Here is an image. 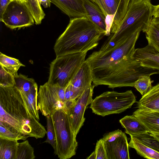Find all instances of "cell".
<instances>
[{"label": "cell", "instance_id": "obj_5", "mask_svg": "<svg viewBox=\"0 0 159 159\" xmlns=\"http://www.w3.org/2000/svg\"><path fill=\"white\" fill-rule=\"evenodd\" d=\"M54 127L56 140L55 155L60 159H68L76 154L78 146L70 125L69 115L61 109L51 115Z\"/></svg>", "mask_w": 159, "mask_h": 159}, {"label": "cell", "instance_id": "obj_41", "mask_svg": "<svg viewBox=\"0 0 159 159\" xmlns=\"http://www.w3.org/2000/svg\"><path fill=\"white\" fill-rule=\"evenodd\" d=\"M11 1L14 0H10Z\"/></svg>", "mask_w": 159, "mask_h": 159}, {"label": "cell", "instance_id": "obj_33", "mask_svg": "<svg viewBox=\"0 0 159 159\" xmlns=\"http://www.w3.org/2000/svg\"><path fill=\"white\" fill-rule=\"evenodd\" d=\"M94 151L96 159H107L104 143L102 139L97 141Z\"/></svg>", "mask_w": 159, "mask_h": 159}, {"label": "cell", "instance_id": "obj_32", "mask_svg": "<svg viewBox=\"0 0 159 159\" xmlns=\"http://www.w3.org/2000/svg\"><path fill=\"white\" fill-rule=\"evenodd\" d=\"M0 138L11 140L25 141L27 138L22 133L12 132L6 127L0 125Z\"/></svg>", "mask_w": 159, "mask_h": 159}, {"label": "cell", "instance_id": "obj_27", "mask_svg": "<svg viewBox=\"0 0 159 159\" xmlns=\"http://www.w3.org/2000/svg\"><path fill=\"white\" fill-rule=\"evenodd\" d=\"M153 82V80H151L150 76H141L135 81L134 87L143 96L151 89Z\"/></svg>", "mask_w": 159, "mask_h": 159}, {"label": "cell", "instance_id": "obj_4", "mask_svg": "<svg viewBox=\"0 0 159 159\" xmlns=\"http://www.w3.org/2000/svg\"><path fill=\"white\" fill-rule=\"evenodd\" d=\"M153 6L151 0H130L117 31L110 34L98 50H110L136 33L143 32L153 18Z\"/></svg>", "mask_w": 159, "mask_h": 159}, {"label": "cell", "instance_id": "obj_25", "mask_svg": "<svg viewBox=\"0 0 159 159\" xmlns=\"http://www.w3.org/2000/svg\"><path fill=\"white\" fill-rule=\"evenodd\" d=\"M38 94V85L37 83H36L30 92L27 94L25 95L31 113L33 116L39 121V110L37 105Z\"/></svg>", "mask_w": 159, "mask_h": 159}, {"label": "cell", "instance_id": "obj_3", "mask_svg": "<svg viewBox=\"0 0 159 159\" xmlns=\"http://www.w3.org/2000/svg\"><path fill=\"white\" fill-rule=\"evenodd\" d=\"M105 35L86 16L72 18L54 47L56 57L87 52L96 48Z\"/></svg>", "mask_w": 159, "mask_h": 159}, {"label": "cell", "instance_id": "obj_30", "mask_svg": "<svg viewBox=\"0 0 159 159\" xmlns=\"http://www.w3.org/2000/svg\"><path fill=\"white\" fill-rule=\"evenodd\" d=\"M84 91L75 88L69 83L65 88V98L67 102L73 103Z\"/></svg>", "mask_w": 159, "mask_h": 159}, {"label": "cell", "instance_id": "obj_28", "mask_svg": "<svg viewBox=\"0 0 159 159\" xmlns=\"http://www.w3.org/2000/svg\"><path fill=\"white\" fill-rule=\"evenodd\" d=\"M143 143L159 152V141L148 132L133 136Z\"/></svg>", "mask_w": 159, "mask_h": 159}, {"label": "cell", "instance_id": "obj_29", "mask_svg": "<svg viewBox=\"0 0 159 159\" xmlns=\"http://www.w3.org/2000/svg\"><path fill=\"white\" fill-rule=\"evenodd\" d=\"M47 120V139L44 142L51 144L54 151L56 149V140L54 126L51 115L46 116Z\"/></svg>", "mask_w": 159, "mask_h": 159}, {"label": "cell", "instance_id": "obj_2", "mask_svg": "<svg viewBox=\"0 0 159 159\" xmlns=\"http://www.w3.org/2000/svg\"><path fill=\"white\" fill-rule=\"evenodd\" d=\"M39 121L31 113L25 93L15 85L0 86V125L37 139L47 133Z\"/></svg>", "mask_w": 159, "mask_h": 159}, {"label": "cell", "instance_id": "obj_13", "mask_svg": "<svg viewBox=\"0 0 159 159\" xmlns=\"http://www.w3.org/2000/svg\"><path fill=\"white\" fill-rule=\"evenodd\" d=\"M132 57L142 66L159 71V52L149 44L135 49Z\"/></svg>", "mask_w": 159, "mask_h": 159}, {"label": "cell", "instance_id": "obj_26", "mask_svg": "<svg viewBox=\"0 0 159 159\" xmlns=\"http://www.w3.org/2000/svg\"><path fill=\"white\" fill-rule=\"evenodd\" d=\"M15 85L25 94H27L36 83L34 79L20 74L14 77Z\"/></svg>", "mask_w": 159, "mask_h": 159}, {"label": "cell", "instance_id": "obj_34", "mask_svg": "<svg viewBox=\"0 0 159 159\" xmlns=\"http://www.w3.org/2000/svg\"><path fill=\"white\" fill-rule=\"evenodd\" d=\"M11 1L10 0H0V16L3 13Z\"/></svg>", "mask_w": 159, "mask_h": 159}, {"label": "cell", "instance_id": "obj_15", "mask_svg": "<svg viewBox=\"0 0 159 159\" xmlns=\"http://www.w3.org/2000/svg\"><path fill=\"white\" fill-rule=\"evenodd\" d=\"M145 127L149 133L159 134V112L138 109L133 113Z\"/></svg>", "mask_w": 159, "mask_h": 159}, {"label": "cell", "instance_id": "obj_1", "mask_svg": "<svg viewBox=\"0 0 159 159\" xmlns=\"http://www.w3.org/2000/svg\"><path fill=\"white\" fill-rule=\"evenodd\" d=\"M140 32L134 34L110 50L94 51L87 58L90 65L95 86L104 85L112 89L134 87L139 77L159 74V71L143 66L132 57Z\"/></svg>", "mask_w": 159, "mask_h": 159}, {"label": "cell", "instance_id": "obj_23", "mask_svg": "<svg viewBox=\"0 0 159 159\" xmlns=\"http://www.w3.org/2000/svg\"><path fill=\"white\" fill-rule=\"evenodd\" d=\"M149 44L159 52V27L152 22L143 32Z\"/></svg>", "mask_w": 159, "mask_h": 159}, {"label": "cell", "instance_id": "obj_8", "mask_svg": "<svg viewBox=\"0 0 159 159\" xmlns=\"http://www.w3.org/2000/svg\"><path fill=\"white\" fill-rule=\"evenodd\" d=\"M65 88L48 82L40 85L38 94L37 105L43 115H51L61 109L68 112L74 102L70 103L66 100Z\"/></svg>", "mask_w": 159, "mask_h": 159}, {"label": "cell", "instance_id": "obj_40", "mask_svg": "<svg viewBox=\"0 0 159 159\" xmlns=\"http://www.w3.org/2000/svg\"><path fill=\"white\" fill-rule=\"evenodd\" d=\"M91 1L92 2H95V0H89Z\"/></svg>", "mask_w": 159, "mask_h": 159}, {"label": "cell", "instance_id": "obj_39", "mask_svg": "<svg viewBox=\"0 0 159 159\" xmlns=\"http://www.w3.org/2000/svg\"><path fill=\"white\" fill-rule=\"evenodd\" d=\"M150 134L159 141V134L153 133H151Z\"/></svg>", "mask_w": 159, "mask_h": 159}, {"label": "cell", "instance_id": "obj_17", "mask_svg": "<svg viewBox=\"0 0 159 159\" xmlns=\"http://www.w3.org/2000/svg\"><path fill=\"white\" fill-rule=\"evenodd\" d=\"M84 4L87 13L86 16L105 35L107 29L106 17L102 10L95 2L89 0H84Z\"/></svg>", "mask_w": 159, "mask_h": 159}, {"label": "cell", "instance_id": "obj_22", "mask_svg": "<svg viewBox=\"0 0 159 159\" xmlns=\"http://www.w3.org/2000/svg\"><path fill=\"white\" fill-rule=\"evenodd\" d=\"M0 65L14 77L18 75L17 71L20 67L25 66L18 59L0 53Z\"/></svg>", "mask_w": 159, "mask_h": 159}, {"label": "cell", "instance_id": "obj_37", "mask_svg": "<svg viewBox=\"0 0 159 159\" xmlns=\"http://www.w3.org/2000/svg\"><path fill=\"white\" fill-rule=\"evenodd\" d=\"M151 22L159 27V17H153Z\"/></svg>", "mask_w": 159, "mask_h": 159}, {"label": "cell", "instance_id": "obj_21", "mask_svg": "<svg viewBox=\"0 0 159 159\" xmlns=\"http://www.w3.org/2000/svg\"><path fill=\"white\" fill-rule=\"evenodd\" d=\"M17 140L0 138V159H15Z\"/></svg>", "mask_w": 159, "mask_h": 159}, {"label": "cell", "instance_id": "obj_24", "mask_svg": "<svg viewBox=\"0 0 159 159\" xmlns=\"http://www.w3.org/2000/svg\"><path fill=\"white\" fill-rule=\"evenodd\" d=\"M35 157L34 149L28 140L19 143L15 159H34Z\"/></svg>", "mask_w": 159, "mask_h": 159}, {"label": "cell", "instance_id": "obj_10", "mask_svg": "<svg viewBox=\"0 0 159 159\" xmlns=\"http://www.w3.org/2000/svg\"><path fill=\"white\" fill-rule=\"evenodd\" d=\"M107 159H129V146L125 134L119 129L105 134L102 138Z\"/></svg>", "mask_w": 159, "mask_h": 159}, {"label": "cell", "instance_id": "obj_12", "mask_svg": "<svg viewBox=\"0 0 159 159\" xmlns=\"http://www.w3.org/2000/svg\"><path fill=\"white\" fill-rule=\"evenodd\" d=\"M130 0H95V2L100 8L106 17L109 16L113 20L110 34L115 33L117 31L126 13Z\"/></svg>", "mask_w": 159, "mask_h": 159}, {"label": "cell", "instance_id": "obj_42", "mask_svg": "<svg viewBox=\"0 0 159 159\" xmlns=\"http://www.w3.org/2000/svg\"></svg>", "mask_w": 159, "mask_h": 159}, {"label": "cell", "instance_id": "obj_31", "mask_svg": "<svg viewBox=\"0 0 159 159\" xmlns=\"http://www.w3.org/2000/svg\"><path fill=\"white\" fill-rule=\"evenodd\" d=\"M15 85L14 77L0 65V86L7 87Z\"/></svg>", "mask_w": 159, "mask_h": 159}, {"label": "cell", "instance_id": "obj_20", "mask_svg": "<svg viewBox=\"0 0 159 159\" xmlns=\"http://www.w3.org/2000/svg\"><path fill=\"white\" fill-rule=\"evenodd\" d=\"M130 148H134L138 154L149 159H159V152L143 143L136 138L130 136Z\"/></svg>", "mask_w": 159, "mask_h": 159}, {"label": "cell", "instance_id": "obj_14", "mask_svg": "<svg viewBox=\"0 0 159 159\" xmlns=\"http://www.w3.org/2000/svg\"><path fill=\"white\" fill-rule=\"evenodd\" d=\"M62 11L70 17L86 16L87 13L84 0H50Z\"/></svg>", "mask_w": 159, "mask_h": 159}, {"label": "cell", "instance_id": "obj_36", "mask_svg": "<svg viewBox=\"0 0 159 159\" xmlns=\"http://www.w3.org/2000/svg\"><path fill=\"white\" fill-rule=\"evenodd\" d=\"M51 2L50 0H40V4L44 8L50 7Z\"/></svg>", "mask_w": 159, "mask_h": 159}, {"label": "cell", "instance_id": "obj_19", "mask_svg": "<svg viewBox=\"0 0 159 159\" xmlns=\"http://www.w3.org/2000/svg\"><path fill=\"white\" fill-rule=\"evenodd\" d=\"M119 122L125 129V132L130 136L148 132L144 125L133 115L124 116Z\"/></svg>", "mask_w": 159, "mask_h": 159}, {"label": "cell", "instance_id": "obj_18", "mask_svg": "<svg viewBox=\"0 0 159 159\" xmlns=\"http://www.w3.org/2000/svg\"><path fill=\"white\" fill-rule=\"evenodd\" d=\"M136 108L159 111V83L136 102Z\"/></svg>", "mask_w": 159, "mask_h": 159}, {"label": "cell", "instance_id": "obj_6", "mask_svg": "<svg viewBox=\"0 0 159 159\" xmlns=\"http://www.w3.org/2000/svg\"><path fill=\"white\" fill-rule=\"evenodd\" d=\"M136 102V97L131 90L122 93L106 91L93 99L90 107L93 113L104 117L124 112Z\"/></svg>", "mask_w": 159, "mask_h": 159}, {"label": "cell", "instance_id": "obj_7", "mask_svg": "<svg viewBox=\"0 0 159 159\" xmlns=\"http://www.w3.org/2000/svg\"><path fill=\"white\" fill-rule=\"evenodd\" d=\"M87 53H74L56 57L50 64L48 82L65 88L85 61Z\"/></svg>", "mask_w": 159, "mask_h": 159}, {"label": "cell", "instance_id": "obj_16", "mask_svg": "<svg viewBox=\"0 0 159 159\" xmlns=\"http://www.w3.org/2000/svg\"><path fill=\"white\" fill-rule=\"evenodd\" d=\"M92 80L90 65L86 60L70 83L75 88L84 91L92 85Z\"/></svg>", "mask_w": 159, "mask_h": 159}, {"label": "cell", "instance_id": "obj_9", "mask_svg": "<svg viewBox=\"0 0 159 159\" xmlns=\"http://www.w3.org/2000/svg\"><path fill=\"white\" fill-rule=\"evenodd\" d=\"M0 20L7 27L11 29L30 26L34 22L25 2L18 0L10 2L0 16Z\"/></svg>", "mask_w": 159, "mask_h": 159}, {"label": "cell", "instance_id": "obj_11", "mask_svg": "<svg viewBox=\"0 0 159 159\" xmlns=\"http://www.w3.org/2000/svg\"><path fill=\"white\" fill-rule=\"evenodd\" d=\"M94 87L92 85L85 89L76 99L68 112L71 127L76 137L85 120L84 115L86 107L93 100Z\"/></svg>", "mask_w": 159, "mask_h": 159}, {"label": "cell", "instance_id": "obj_35", "mask_svg": "<svg viewBox=\"0 0 159 159\" xmlns=\"http://www.w3.org/2000/svg\"><path fill=\"white\" fill-rule=\"evenodd\" d=\"M152 15L153 17H159V4L153 6Z\"/></svg>", "mask_w": 159, "mask_h": 159}, {"label": "cell", "instance_id": "obj_38", "mask_svg": "<svg viewBox=\"0 0 159 159\" xmlns=\"http://www.w3.org/2000/svg\"><path fill=\"white\" fill-rule=\"evenodd\" d=\"M87 159H96V157L94 151L93 152L91 155L87 158Z\"/></svg>", "mask_w": 159, "mask_h": 159}]
</instances>
